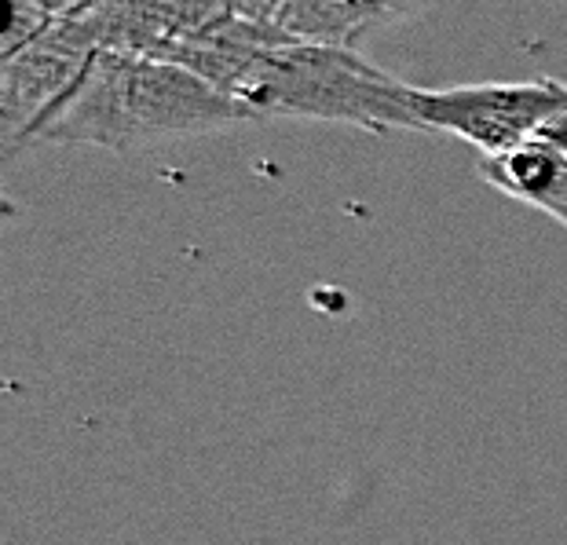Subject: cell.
Returning <instances> with one entry per match:
<instances>
[{
    "instance_id": "obj_1",
    "label": "cell",
    "mask_w": 567,
    "mask_h": 545,
    "mask_svg": "<svg viewBox=\"0 0 567 545\" xmlns=\"http://www.w3.org/2000/svg\"><path fill=\"white\" fill-rule=\"evenodd\" d=\"M249 111L190 70L125 52H100L78 92L59 106L33 143L128 154L165 140L246 125Z\"/></svg>"
},
{
    "instance_id": "obj_2",
    "label": "cell",
    "mask_w": 567,
    "mask_h": 545,
    "mask_svg": "<svg viewBox=\"0 0 567 545\" xmlns=\"http://www.w3.org/2000/svg\"><path fill=\"white\" fill-rule=\"evenodd\" d=\"M235 100L252 121L300 117L367 132H425L414 111V84L341 44L286 41L268 48L238 81Z\"/></svg>"
},
{
    "instance_id": "obj_3",
    "label": "cell",
    "mask_w": 567,
    "mask_h": 545,
    "mask_svg": "<svg viewBox=\"0 0 567 545\" xmlns=\"http://www.w3.org/2000/svg\"><path fill=\"white\" fill-rule=\"evenodd\" d=\"M111 0L59 16L16 55H4L0 66V143L16 157L33 147L41 125L63 106L89 74L95 55L106 52Z\"/></svg>"
},
{
    "instance_id": "obj_4",
    "label": "cell",
    "mask_w": 567,
    "mask_h": 545,
    "mask_svg": "<svg viewBox=\"0 0 567 545\" xmlns=\"http://www.w3.org/2000/svg\"><path fill=\"white\" fill-rule=\"evenodd\" d=\"M414 111L425 132H443L480 147V154H505L535 140L553 117L567 111V84L535 81H484L454 89H417Z\"/></svg>"
},
{
    "instance_id": "obj_5",
    "label": "cell",
    "mask_w": 567,
    "mask_h": 545,
    "mask_svg": "<svg viewBox=\"0 0 567 545\" xmlns=\"http://www.w3.org/2000/svg\"><path fill=\"white\" fill-rule=\"evenodd\" d=\"M286 41H293V38H289L282 27H264V22L231 16V19L216 22L213 30L198 33V38L168 44L158 59L190 70V74H198L202 81H209L213 89H220L235 100L238 81L249 74L252 63H257L268 48L286 44Z\"/></svg>"
},
{
    "instance_id": "obj_6",
    "label": "cell",
    "mask_w": 567,
    "mask_h": 545,
    "mask_svg": "<svg viewBox=\"0 0 567 545\" xmlns=\"http://www.w3.org/2000/svg\"><path fill=\"white\" fill-rule=\"evenodd\" d=\"M432 0H286L282 30L293 41L355 48L370 33L421 16Z\"/></svg>"
},
{
    "instance_id": "obj_7",
    "label": "cell",
    "mask_w": 567,
    "mask_h": 545,
    "mask_svg": "<svg viewBox=\"0 0 567 545\" xmlns=\"http://www.w3.org/2000/svg\"><path fill=\"white\" fill-rule=\"evenodd\" d=\"M480 173L502 195L546 213L553 198L567 187V157L549 140L535 136L505 154L480 157Z\"/></svg>"
},
{
    "instance_id": "obj_8",
    "label": "cell",
    "mask_w": 567,
    "mask_h": 545,
    "mask_svg": "<svg viewBox=\"0 0 567 545\" xmlns=\"http://www.w3.org/2000/svg\"><path fill=\"white\" fill-rule=\"evenodd\" d=\"M38 4L48 11V16H74V11H84L92 4H100V0H38Z\"/></svg>"
},
{
    "instance_id": "obj_9",
    "label": "cell",
    "mask_w": 567,
    "mask_h": 545,
    "mask_svg": "<svg viewBox=\"0 0 567 545\" xmlns=\"http://www.w3.org/2000/svg\"><path fill=\"white\" fill-rule=\"evenodd\" d=\"M549 216H553V220H557L560 227H567V187L560 191V195L557 198H553V205H549V209H546Z\"/></svg>"
}]
</instances>
